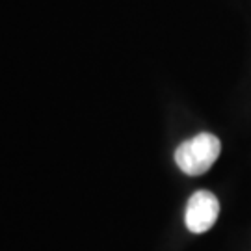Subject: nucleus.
<instances>
[{"label": "nucleus", "instance_id": "obj_1", "mask_svg": "<svg viewBox=\"0 0 251 251\" xmlns=\"http://www.w3.org/2000/svg\"><path fill=\"white\" fill-rule=\"evenodd\" d=\"M220 152H222L220 138L210 132H201L177 147L175 162L182 173H186L190 177H198L214 166Z\"/></svg>", "mask_w": 251, "mask_h": 251}, {"label": "nucleus", "instance_id": "obj_2", "mask_svg": "<svg viewBox=\"0 0 251 251\" xmlns=\"http://www.w3.org/2000/svg\"><path fill=\"white\" fill-rule=\"evenodd\" d=\"M218 216H220V201H218V198L208 190H199L188 199L184 224L188 227V231L201 234L206 233L216 224Z\"/></svg>", "mask_w": 251, "mask_h": 251}]
</instances>
